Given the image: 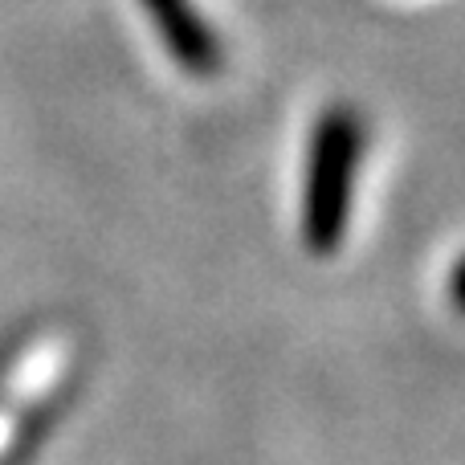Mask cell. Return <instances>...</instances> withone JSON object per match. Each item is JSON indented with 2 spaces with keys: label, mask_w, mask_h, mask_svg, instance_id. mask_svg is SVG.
<instances>
[{
  "label": "cell",
  "mask_w": 465,
  "mask_h": 465,
  "mask_svg": "<svg viewBox=\"0 0 465 465\" xmlns=\"http://www.w3.org/2000/svg\"><path fill=\"white\" fill-rule=\"evenodd\" d=\"M360 160V127H355L351 111H331L322 123L319 139H314V184H311V232L314 249H331L339 241L347 221V201H351V172Z\"/></svg>",
  "instance_id": "6da1fadb"
}]
</instances>
